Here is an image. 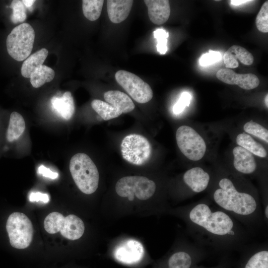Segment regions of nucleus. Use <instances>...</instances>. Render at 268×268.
<instances>
[{"mask_svg": "<svg viewBox=\"0 0 268 268\" xmlns=\"http://www.w3.org/2000/svg\"><path fill=\"white\" fill-rule=\"evenodd\" d=\"M35 40V31L27 23L14 27L8 34L6 45L8 54L20 62L27 58L31 53Z\"/></svg>", "mask_w": 268, "mask_h": 268, "instance_id": "39448f33", "label": "nucleus"}, {"mask_svg": "<svg viewBox=\"0 0 268 268\" xmlns=\"http://www.w3.org/2000/svg\"><path fill=\"white\" fill-rule=\"evenodd\" d=\"M115 77L118 83L136 102L144 104L152 99L153 91L150 85L135 74L119 70Z\"/></svg>", "mask_w": 268, "mask_h": 268, "instance_id": "9b49d317", "label": "nucleus"}, {"mask_svg": "<svg viewBox=\"0 0 268 268\" xmlns=\"http://www.w3.org/2000/svg\"><path fill=\"white\" fill-rule=\"evenodd\" d=\"M218 186L213 199L225 211L243 218L250 217L258 211L259 206L255 198L250 194L238 191L230 179H221Z\"/></svg>", "mask_w": 268, "mask_h": 268, "instance_id": "f257e3e1", "label": "nucleus"}, {"mask_svg": "<svg viewBox=\"0 0 268 268\" xmlns=\"http://www.w3.org/2000/svg\"><path fill=\"white\" fill-rule=\"evenodd\" d=\"M154 37L157 41V49L160 54H165L167 51L168 32L163 29H158L153 32Z\"/></svg>", "mask_w": 268, "mask_h": 268, "instance_id": "c756f323", "label": "nucleus"}, {"mask_svg": "<svg viewBox=\"0 0 268 268\" xmlns=\"http://www.w3.org/2000/svg\"><path fill=\"white\" fill-rule=\"evenodd\" d=\"M236 142L240 146L258 156L265 158L267 156V151L263 145L248 134H239L236 137Z\"/></svg>", "mask_w": 268, "mask_h": 268, "instance_id": "4be33fe9", "label": "nucleus"}, {"mask_svg": "<svg viewBox=\"0 0 268 268\" xmlns=\"http://www.w3.org/2000/svg\"><path fill=\"white\" fill-rule=\"evenodd\" d=\"M44 227L48 233L60 232L64 237L71 240L79 239L85 230L83 222L76 215L69 214L65 217L58 212H51L46 217Z\"/></svg>", "mask_w": 268, "mask_h": 268, "instance_id": "423d86ee", "label": "nucleus"}, {"mask_svg": "<svg viewBox=\"0 0 268 268\" xmlns=\"http://www.w3.org/2000/svg\"><path fill=\"white\" fill-rule=\"evenodd\" d=\"M121 151L123 158L134 165L146 163L151 154V146L143 135L132 134L126 136L122 141Z\"/></svg>", "mask_w": 268, "mask_h": 268, "instance_id": "9d476101", "label": "nucleus"}, {"mask_svg": "<svg viewBox=\"0 0 268 268\" xmlns=\"http://www.w3.org/2000/svg\"><path fill=\"white\" fill-rule=\"evenodd\" d=\"M48 53L47 49L42 48L30 55L22 65L21 68L22 75L26 78H30L35 69L43 65Z\"/></svg>", "mask_w": 268, "mask_h": 268, "instance_id": "aec40b11", "label": "nucleus"}, {"mask_svg": "<svg viewBox=\"0 0 268 268\" xmlns=\"http://www.w3.org/2000/svg\"><path fill=\"white\" fill-rule=\"evenodd\" d=\"M243 129L246 133L268 142V131L259 124L251 121L245 124Z\"/></svg>", "mask_w": 268, "mask_h": 268, "instance_id": "bb28decb", "label": "nucleus"}, {"mask_svg": "<svg viewBox=\"0 0 268 268\" xmlns=\"http://www.w3.org/2000/svg\"><path fill=\"white\" fill-rule=\"evenodd\" d=\"M216 77L224 83L237 85L246 90L254 89L260 83L259 79L254 74H238L228 68L219 69L216 73Z\"/></svg>", "mask_w": 268, "mask_h": 268, "instance_id": "ddd939ff", "label": "nucleus"}, {"mask_svg": "<svg viewBox=\"0 0 268 268\" xmlns=\"http://www.w3.org/2000/svg\"><path fill=\"white\" fill-rule=\"evenodd\" d=\"M176 138L180 151L189 159L198 161L204 155L205 142L192 128L185 125L180 126L176 131Z\"/></svg>", "mask_w": 268, "mask_h": 268, "instance_id": "1a4fd4ad", "label": "nucleus"}, {"mask_svg": "<svg viewBox=\"0 0 268 268\" xmlns=\"http://www.w3.org/2000/svg\"><path fill=\"white\" fill-rule=\"evenodd\" d=\"M189 218L192 224L214 238L235 235V226L231 217L224 211H212L205 203L194 206L190 210Z\"/></svg>", "mask_w": 268, "mask_h": 268, "instance_id": "f03ea898", "label": "nucleus"}, {"mask_svg": "<svg viewBox=\"0 0 268 268\" xmlns=\"http://www.w3.org/2000/svg\"><path fill=\"white\" fill-rule=\"evenodd\" d=\"M257 29L263 33L268 32V1L262 5L256 19Z\"/></svg>", "mask_w": 268, "mask_h": 268, "instance_id": "c85d7f7f", "label": "nucleus"}, {"mask_svg": "<svg viewBox=\"0 0 268 268\" xmlns=\"http://www.w3.org/2000/svg\"><path fill=\"white\" fill-rule=\"evenodd\" d=\"M69 170L76 185L82 193L89 195L96 191L99 174L88 155L84 153L74 155L69 162Z\"/></svg>", "mask_w": 268, "mask_h": 268, "instance_id": "7ed1b4c3", "label": "nucleus"}, {"mask_svg": "<svg viewBox=\"0 0 268 268\" xmlns=\"http://www.w3.org/2000/svg\"><path fill=\"white\" fill-rule=\"evenodd\" d=\"M51 102L54 110L61 117L69 120L75 111L74 100L71 93L66 91L62 97H53Z\"/></svg>", "mask_w": 268, "mask_h": 268, "instance_id": "6ab92c4d", "label": "nucleus"}, {"mask_svg": "<svg viewBox=\"0 0 268 268\" xmlns=\"http://www.w3.org/2000/svg\"><path fill=\"white\" fill-rule=\"evenodd\" d=\"M55 76V71L51 67L41 65L37 67L30 75V83L34 88H39L45 83L51 81Z\"/></svg>", "mask_w": 268, "mask_h": 268, "instance_id": "5701e85b", "label": "nucleus"}, {"mask_svg": "<svg viewBox=\"0 0 268 268\" xmlns=\"http://www.w3.org/2000/svg\"><path fill=\"white\" fill-rule=\"evenodd\" d=\"M221 59V55L219 52L209 50L201 57L199 63L201 66H208L219 61Z\"/></svg>", "mask_w": 268, "mask_h": 268, "instance_id": "7c9ffc66", "label": "nucleus"}, {"mask_svg": "<svg viewBox=\"0 0 268 268\" xmlns=\"http://www.w3.org/2000/svg\"><path fill=\"white\" fill-rule=\"evenodd\" d=\"M133 2L132 0H107V12L110 21L114 23L124 21L130 13Z\"/></svg>", "mask_w": 268, "mask_h": 268, "instance_id": "a211bd4d", "label": "nucleus"}, {"mask_svg": "<svg viewBox=\"0 0 268 268\" xmlns=\"http://www.w3.org/2000/svg\"><path fill=\"white\" fill-rule=\"evenodd\" d=\"M192 98L191 95L187 92L182 93L179 100L174 105L173 109L175 114L178 115L182 112L186 106H189Z\"/></svg>", "mask_w": 268, "mask_h": 268, "instance_id": "2f4dec72", "label": "nucleus"}, {"mask_svg": "<svg viewBox=\"0 0 268 268\" xmlns=\"http://www.w3.org/2000/svg\"><path fill=\"white\" fill-rule=\"evenodd\" d=\"M38 173L41 174L43 176L55 179L58 177L59 174L57 172H54L50 169L45 167L44 165H41L38 169Z\"/></svg>", "mask_w": 268, "mask_h": 268, "instance_id": "72a5a7b5", "label": "nucleus"}, {"mask_svg": "<svg viewBox=\"0 0 268 268\" xmlns=\"http://www.w3.org/2000/svg\"><path fill=\"white\" fill-rule=\"evenodd\" d=\"M192 258L190 254L184 251L173 254L168 261V268H190Z\"/></svg>", "mask_w": 268, "mask_h": 268, "instance_id": "393cba45", "label": "nucleus"}, {"mask_svg": "<svg viewBox=\"0 0 268 268\" xmlns=\"http://www.w3.org/2000/svg\"><path fill=\"white\" fill-rule=\"evenodd\" d=\"M156 188L154 182L145 177L129 176L117 181L115 190L119 196L128 197L131 201L134 196L140 200H146L154 194Z\"/></svg>", "mask_w": 268, "mask_h": 268, "instance_id": "6e6552de", "label": "nucleus"}, {"mask_svg": "<svg viewBox=\"0 0 268 268\" xmlns=\"http://www.w3.org/2000/svg\"><path fill=\"white\" fill-rule=\"evenodd\" d=\"M29 201H42L44 203H47L49 201L50 199L47 194L40 192H32L29 195Z\"/></svg>", "mask_w": 268, "mask_h": 268, "instance_id": "473e14b6", "label": "nucleus"}, {"mask_svg": "<svg viewBox=\"0 0 268 268\" xmlns=\"http://www.w3.org/2000/svg\"><path fill=\"white\" fill-rule=\"evenodd\" d=\"M252 1V0H231L230 3L231 4L235 6H238L248 2Z\"/></svg>", "mask_w": 268, "mask_h": 268, "instance_id": "f704fd0d", "label": "nucleus"}, {"mask_svg": "<svg viewBox=\"0 0 268 268\" xmlns=\"http://www.w3.org/2000/svg\"><path fill=\"white\" fill-rule=\"evenodd\" d=\"M104 0H83L82 11L84 16L90 21H95L100 17Z\"/></svg>", "mask_w": 268, "mask_h": 268, "instance_id": "b1692460", "label": "nucleus"}, {"mask_svg": "<svg viewBox=\"0 0 268 268\" xmlns=\"http://www.w3.org/2000/svg\"><path fill=\"white\" fill-rule=\"evenodd\" d=\"M223 60L226 68H234L239 66L238 61L245 65H251L254 62V57L245 48L233 45L224 54Z\"/></svg>", "mask_w": 268, "mask_h": 268, "instance_id": "4468645a", "label": "nucleus"}, {"mask_svg": "<svg viewBox=\"0 0 268 268\" xmlns=\"http://www.w3.org/2000/svg\"><path fill=\"white\" fill-rule=\"evenodd\" d=\"M151 21L156 25L166 22L170 15V6L167 0H145Z\"/></svg>", "mask_w": 268, "mask_h": 268, "instance_id": "2eb2a0df", "label": "nucleus"}, {"mask_svg": "<svg viewBox=\"0 0 268 268\" xmlns=\"http://www.w3.org/2000/svg\"><path fill=\"white\" fill-rule=\"evenodd\" d=\"M10 7L12 9V14L11 16L12 22L15 24L23 22L26 18V7L22 0H12Z\"/></svg>", "mask_w": 268, "mask_h": 268, "instance_id": "cd10ccee", "label": "nucleus"}, {"mask_svg": "<svg viewBox=\"0 0 268 268\" xmlns=\"http://www.w3.org/2000/svg\"><path fill=\"white\" fill-rule=\"evenodd\" d=\"M183 180L194 192L198 193L206 189L209 182L210 176L203 169L196 167L185 173Z\"/></svg>", "mask_w": 268, "mask_h": 268, "instance_id": "dca6fc26", "label": "nucleus"}, {"mask_svg": "<svg viewBox=\"0 0 268 268\" xmlns=\"http://www.w3.org/2000/svg\"><path fill=\"white\" fill-rule=\"evenodd\" d=\"M25 129V123L23 117L16 112L11 113L6 133L7 141L12 142L18 139Z\"/></svg>", "mask_w": 268, "mask_h": 268, "instance_id": "412c9836", "label": "nucleus"}, {"mask_svg": "<svg viewBox=\"0 0 268 268\" xmlns=\"http://www.w3.org/2000/svg\"><path fill=\"white\" fill-rule=\"evenodd\" d=\"M22 2L25 6V7L27 8H29L30 7H31L32 5L34 4L35 0H22Z\"/></svg>", "mask_w": 268, "mask_h": 268, "instance_id": "c9c22d12", "label": "nucleus"}, {"mask_svg": "<svg viewBox=\"0 0 268 268\" xmlns=\"http://www.w3.org/2000/svg\"><path fill=\"white\" fill-rule=\"evenodd\" d=\"M233 165L236 170L246 174L254 172L256 169L255 158L250 152L238 146L233 149Z\"/></svg>", "mask_w": 268, "mask_h": 268, "instance_id": "f3484780", "label": "nucleus"}, {"mask_svg": "<svg viewBox=\"0 0 268 268\" xmlns=\"http://www.w3.org/2000/svg\"><path fill=\"white\" fill-rule=\"evenodd\" d=\"M245 268H268V251L261 250L255 253L250 257Z\"/></svg>", "mask_w": 268, "mask_h": 268, "instance_id": "a878e982", "label": "nucleus"}, {"mask_svg": "<svg viewBox=\"0 0 268 268\" xmlns=\"http://www.w3.org/2000/svg\"><path fill=\"white\" fill-rule=\"evenodd\" d=\"M265 217L268 219V205H267L265 209Z\"/></svg>", "mask_w": 268, "mask_h": 268, "instance_id": "e433bc0d", "label": "nucleus"}, {"mask_svg": "<svg viewBox=\"0 0 268 268\" xmlns=\"http://www.w3.org/2000/svg\"><path fill=\"white\" fill-rule=\"evenodd\" d=\"M268 94H267L266 96V98H265V103H266V105L267 108L268 107Z\"/></svg>", "mask_w": 268, "mask_h": 268, "instance_id": "4c0bfd02", "label": "nucleus"}, {"mask_svg": "<svg viewBox=\"0 0 268 268\" xmlns=\"http://www.w3.org/2000/svg\"><path fill=\"white\" fill-rule=\"evenodd\" d=\"M6 229L10 244L13 248L24 249L30 245L34 229L30 220L24 213H11L7 220Z\"/></svg>", "mask_w": 268, "mask_h": 268, "instance_id": "0eeeda50", "label": "nucleus"}, {"mask_svg": "<svg viewBox=\"0 0 268 268\" xmlns=\"http://www.w3.org/2000/svg\"><path fill=\"white\" fill-rule=\"evenodd\" d=\"M105 101L95 99L91 105L93 109L105 121L117 118L123 113L133 111L134 104L126 93L118 90H109L104 94Z\"/></svg>", "mask_w": 268, "mask_h": 268, "instance_id": "20e7f679", "label": "nucleus"}, {"mask_svg": "<svg viewBox=\"0 0 268 268\" xmlns=\"http://www.w3.org/2000/svg\"><path fill=\"white\" fill-rule=\"evenodd\" d=\"M144 252L143 247L140 242L130 239L119 245L114 250L113 255L118 262L133 265L142 260Z\"/></svg>", "mask_w": 268, "mask_h": 268, "instance_id": "f8f14e48", "label": "nucleus"}]
</instances>
